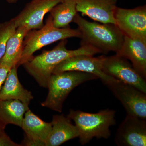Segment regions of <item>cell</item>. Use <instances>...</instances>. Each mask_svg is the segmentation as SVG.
Segmentation results:
<instances>
[{
  "label": "cell",
  "instance_id": "cell-5",
  "mask_svg": "<svg viewBox=\"0 0 146 146\" xmlns=\"http://www.w3.org/2000/svg\"><path fill=\"white\" fill-rule=\"evenodd\" d=\"M98 79L93 74L78 71L53 74L48 82V96L41 105L61 113L63 103L73 89L86 82Z\"/></svg>",
  "mask_w": 146,
  "mask_h": 146
},
{
  "label": "cell",
  "instance_id": "cell-1",
  "mask_svg": "<svg viewBox=\"0 0 146 146\" xmlns=\"http://www.w3.org/2000/svg\"><path fill=\"white\" fill-rule=\"evenodd\" d=\"M67 43V39L61 40L52 50L44 51L23 64L26 70L39 86L48 88L49 80L55 68L69 58L79 55L94 56L100 53L94 48L86 45H81L77 49L69 50L66 48Z\"/></svg>",
  "mask_w": 146,
  "mask_h": 146
},
{
  "label": "cell",
  "instance_id": "cell-19",
  "mask_svg": "<svg viewBox=\"0 0 146 146\" xmlns=\"http://www.w3.org/2000/svg\"><path fill=\"white\" fill-rule=\"evenodd\" d=\"M52 23L58 28L68 27L77 14L76 0H64L50 11Z\"/></svg>",
  "mask_w": 146,
  "mask_h": 146
},
{
  "label": "cell",
  "instance_id": "cell-10",
  "mask_svg": "<svg viewBox=\"0 0 146 146\" xmlns=\"http://www.w3.org/2000/svg\"><path fill=\"white\" fill-rule=\"evenodd\" d=\"M64 0H32L21 13L13 18L16 28L24 27L29 31L44 26V17L55 6Z\"/></svg>",
  "mask_w": 146,
  "mask_h": 146
},
{
  "label": "cell",
  "instance_id": "cell-14",
  "mask_svg": "<svg viewBox=\"0 0 146 146\" xmlns=\"http://www.w3.org/2000/svg\"><path fill=\"white\" fill-rule=\"evenodd\" d=\"M116 54L130 61L136 70L146 78V39L125 36L119 51Z\"/></svg>",
  "mask_w": 146,
  "mask_h": 146
},
{
  "label": "cell",
  "instance_id": "cell-9",
  "mask_svg": "<svg viewBox=\"0 0 146 146\" xmlns=\"http://www.w3.org/2000/svg\"><path fill=\"white\" fill-rule=\"evenodd\" d=\"M102 56L98 57L89 55H79L69 58L57 65L52 74L67 71H78L93 74L108 85L117 80L108 75L103 70Z\"/></svg>",
  "mask_w": 146,
  "mask_h": 146
},
{
  "label": "cell",
  "instance_id": "cell-15",
  "mask_svg": "<svg viewBox=\"0 0 146 146\" xmlns=\"http://www.w3.org/2000/svg\"><path fill=\"white\" fill-rule=\"evenodd\" d=\"M52 128L45 146H58L65 142L78 138V129L71 120L63 115L53 116Z\"/></svg>",
  "mask_w": 146,
  "mask_h": 146
},
{
  "label": "cell",
  "instance_id": "cell-4",
  "mask_svg": "<svg viewBox=\"0 0 146 146\" xmlns=\"http://www.w3.org/2000/svg\"><path fill=\"white\" fill-rule=\"evenodd\" d=\"M78 29L70 28H58L55 27L50 15L47 19L45 25L38 30L29 31L24 39L23 49L21 58L17 67L23 65L33 57V55L43 47L59 40L72 37H81Z\"/></svg>",
  "mask_w": 146,
  "mask_h": 146
},
{
  "label": "cell",
  "instance_id": "cell-3",
  "mask_svg": "<svg viewBox=\"0 0 146 146\" xmlns=\"http://www.w3.org/2000/svg\"><path fill=\"white\" fill-rule=\"evenodd\" d=\"M116 111L108 109L91 113L71 109L67 117L73 120L79 132V142L82 145L94 138L108 139L110 127L116 123Z\"/></svg>",
  "mask_w": 146,
  "mask_h": 146
},
{
  "label": "cell",
  "instance_id": "cell-11",
  "mask_svg": "<svg viewBox=\"0 0 146 146\" xmlns=\"http://www.w3.org/2000/svg\"><path fill=\"white\" fill-rule=\"evenodd\" d=\"M115 142L119 146H146V119L127 115L118 127Z\"/></svg>",
  "mask_w": 146,
  "mask_h": 146
},
{
  "label": "cell",
  "instance_id": "cell-2",
  "mask_svg": "<svg viewBox=\"0 0 146 146\" xmlns=\"http://www.w3.org/2000/svg\"><path fill=\"white\" fill-rule=\"evenodd\" d=\"M81 33V45L90 46L100 53H117L122 46L125 35L115 24L91 22L78 13L74 18Z\"/></svg>",
  "mask_w": 146,
  "mask_h": 146
},
{
  "label": "cell",
  "instance_id": "cell-24",
  "mask_svg": "<svg viewBox=\"0 0 146 146\" xmlns=\"http://www.w3.org/2000/svg\"><path fill=\"white\" fill-rule=\"evenodd\" d=\"M6 1L10 3H13L16 2L18 0H6Z\"/></svg>",
  "mask_w": 146,
  "mask_h": 146
},
{
  "label": "cell",
  "instance_id": "cell-20",
  "mask_svg": "<svg viewBox=\"0 0 146 146\" xmlns=\"http://www.w3.org/2000/svg\"><path fill=\"white\" fill-rule=\"evenodd\" d=\"M16 29L13 19L0 23V60L5 52L7 44L9 37Z\"/></svg>",
  "mask_w": 146,
  "mask_h": 146
},
{
  "label": "cell",
  "instance_id": "cell-21",
  "mask_svg": "<svg viewBox=\"0 0 146 146\" xmlns=\"http://www.w3.org/2000/svg\"><path fill=\"white\" fill-rule=\"evenodd\" d=\"M12 67H13L9 64L0 62V91L9 72Z\"/></svg>",
  "mask_w": 146,
  "mask_h": 146
},
{
  "label": "cell",
  "instance_id": "cell-8",
  "mask_svg": "<svg viewBox=\"0 0 146 146\" xmlns=\"http://www.w3.org/2000/svg\"><path fill=\"white\" fill-rule=\"evenodd\" d=\"M115 24L125 36L146 39V7L131 9L117 7Z\"/></svg>",
  "mask_w": 146,
  "mask_h": 146
},
{
  "label": "cell",
  "instance_id": "cell-18",
  "mask_svg": "<svg viewBox=\"0 0 146 146\" xmlns=\"http://www.w3.org/2000/svg\"><path fill=\"white\" fill-rule=\"evenodd\" d=\"M29 31L25 27H18L16 28L7 41L5 53L0 62L12 67H17L23 52L24 39Z\"/></svg>",
  "mask_w": 146,
  "mask_h": 146
},
{
  "label": "cell",
  "instance_id": "cell-12",
  "mask_svg": "<svg viewBox=\"0 0 146 146\" xmlns=\"http://www.w3.org/2000/svg\"><path fill=\"white\" fill-rule=\"evenodd\" d=\"M21 128L25 133L23 145L45 146L52 125L44 121L29 109L24 115Z\"/></svg>",
  "mask_w": 146,
  "mask_h": 146
},
{
  "label": "cell",
  "instance_id": "cell-17",
  "mask_svg": "<svg viewBox=\"0 0 146 146\" xmlns=\"http://www.w3.org/2000/svg\"><path fill=\"white\" fill-rule=\"evenodd\" d=\"M29 105L18 100H0V123L3 125L13 124L21 127L24 115Z\"/></svg>",
  "mask_w": 146,
  "mask_h": 146
},
{
  "label": "cell",
  "instance_id": "cell-22",
  "mask_svg": "<svg viewBox=\"0 0 146 146\" xmlns=\"http://www.w3.org/2000/svg\"><path fill=\"white\" fill-rule=\"evenodd\" d=\"M21 146L22 145L16 143L3 131L0 135V146Z\"/></svg>",
  "mask_w": 146,
  "mask_h": 146
},
{
  "label": "cell",
  "instance_id": "cell-13",
  "mask_svg": "<svg viewBox=\"0 0 146 146\" xmlns=\"http://www.w3.org/2000/svg\"><path fill=\"white\" fill-rule=\"evenodd\" d=\"M117 0H76L77 12L98 23L115 24Z\"/></svg>",
  "mask_w": 146,
  "mask_h": 146
},
{
  "label": "cell",
  "instance_id": "cell-7",
  "mask_svg": "<svg viewBox=\"0 0 146 146\" xmlns=\"http://www.w3.org/2000/svg\"><path fill=\"white\" fill-rule=\"evenodd\" d=\"M123 105L127 115L146 119V94L117 80L107 86Z\"/></svg>",
  "mask_w": 146,
  "mask_h": 146
},
{
  "label": "cell",
  "instance_id": "cell-23",
  "mask_svg": "<svg viewBox=\"0 0 146 146\" xmlns=\"http://www.w3.org/2000/svg\"><path fill=\"white\" fill-rule=\"evenodd\" d=\"M5 126L3 125V124L0 123V135L4 131V129L5 127Z\"/></svg>",
  "mask_w": 146,
  "mask_h": 146
},
{
  "label": "cell",
  "instance_id": "cell-16",
  "mask_svg": "<svg viewBox=\"0 0 146 146\" xmlns=\"http://www.w3.org/2000/svg\"><path fill=\"white\" fill-rule=\"evenodd\" d=\"M17 68L13 66L9 72L0 91V100H18L29 105L33 97L31 92L25 89L19 81Z\"/></svg>",
  "mask_w": 146,
  "mask_h": 146
},
{
  "label": "cell",
  "instance_id": "cell-6",
  "mask_svg": "<svg viewBox=\"0 0 146 146\" xmlns=\"http://www.w3.org/2000/svg\"><path fill=\"white\" fill-rule=\"evenodd\" d=\"M102 66L103 70L108 75L146 94V79L126 58L117 54L110 56H102Z\"/></svg>",
  "mask_w": 146,
  "mask_h": 146
}]
</instances>
